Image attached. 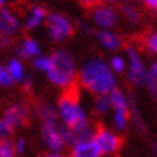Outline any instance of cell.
I'll return each instance as SVG.
<instances>
[{
	"label": "cell",
	"instance_id": "cell-1",
	"mask_svg": "<svg viewBox=\"0 0 157 157\" xmlns=\"http://www.w3.org/2000/svg\"><path fill=\"white\" fill-rule=\"evenodd\" d=\"M76 84L91 95H108L118 88L117 75L108 67L107 59L91 56L78 67Z\"/></svg>",
	"mask_w": 157,
	"mask_h": 157
},
{
	"label": "cell",
	"instance_id": "cell-2",
	"mask_svg": "<svg viewBox=\"0 0 157 157\" xmlns=\"http://www.w3.org/2000/svg\"><path fill=\"white\" fill-rule=\"evenodd\" d=\"M35 114L40 124V141L46 151H65L68 146L65 141L63 125L58 120L55 104L40 101L35 105Z\"/></svg>",
	"mask_w": 157,
	"mask_h": 157
},
{
	"label": "cell",
	"instance_id": "cell-3",
	"mask_svg": "<svg viewBox=\"0 0 157 157\" xmlns=\"http://www.w3.org/2000/svg\"><path fill=\"white\" fill-rule=\"evenodd\" d=\"M55 107H56L58 120L63 127L74 131L92 127L90 113L85 108V105L82 104L81 98L75 90L62 92Z\"/></svg>",
	"mask_w": 157,
	"mask_h": 157
},
{
	"label": "cell",
	"instance_id": "cell-4",
	"mask_svg": "<svg viewBox=\"0 0 157 157\" xmlns=\"http://www.w3.org/2000/svg\"><path fill=\"white\" fill-rule=\"evenodd\" d=\"M51 58H52L51 68L45 74L49 84L61 90L62 92L74 90L78 79V67H79L74 53L65 48H59L51 53Z\"/></svg>",
	"mask_w": 157,
	"mask_h": 157
},
{
	"label": "cell",
	"instance_id": "cell-5",
	"mask_svg": "<svg viewBox=\"0 0 157 157\" xmlns=\"http://www.w3.org/2000/svg\"><path fill=\"white\" fill-rule=\"evenodd\" d=\"M124 55L127 58V71L124 74L127 82L134 88H144L147 82V63L140 49L128 45L124 49Z\"/></svg>",
	"mask_w": 157,
	"mask_h": 157
},
{
	"label": "cell",
	"instance_id": "cell-6",
	"mask_svg": "<svg viewBox=\"0 0 157 157\" xmlns=\"http://www.w3.org/2000/svg\"><path fill=\"white\" fill-rule=\"evenodd\" d=\"M43 26L46 29L48 38L55 43L67 42L75 32V23L69 16L61 12H49Z\"/></svg>",
	"mask_w": 157,
	"mask_h": 157
},
{
	"label": "cell",
	"instance_id": "cell-7",
	"mask_svg": "<svg viewBox=\"0 0 157 157\" xmlns=\"http://www.w3.org/2000/svg\"><path fill=\"white\" fill-rule=\"evenodd\" d=\"M91 138H92L94 144L98 148L101 157L115 156L120 151L121 146H123L121 134L114 131L111 127H105V125L95 127Z\"/></svg>",
	"mask_w": 157,
	"mask_h": 157
},
{
	"label": "cell",
	"instance_id": "cell-8",
	"mask_svg": "<svg viewBox=\"0 0 157 157\" xmlns=\"http://www.w3.org/2000/svg\"><path fill=\"white\" fill-rule=\"evenodd\" d=\"M91 23L95 29H115L120 22V10L109 3H97L91 6Z\"/></svg>",
	"mask_w": 157,
	"mask_h": 157
},
{
	"label": "cell",
	"instance_id": "cell-9",
	"mask_svg": "<svg viewBox=\"0 0 157 157\" xmlns=\"http://www.w3.org/2000/svg\"><path fill=\"white\" fill-rule=\"evenodd\" d=\"M29 118H30V107L22 101H16L13 104L7 105L2 115V120L5 121L10 133L22 128L29 121Z\"/></svg>",
	"mask_w": 157,
	"mask_h": 157
},
{
	"label": "cell",
	"instance_id": "cell-10",
	"mask_svg": "<svg viewBox=\"0 0 157 157\" xmlns=\"http://www.w3.org/2000/svg\"><path fill=\"white\" fill-rule=\"evenodd\" d=\"M94 36L105 52L115 53L123 48V38L115 29H95Z\"/></svg>",
	"mask_w": 157,
	"mask_h": 157
},
{
	"label": "cell",
	"instance_id": "cell-11",
	"mask_svg": "<svg viewBox=\"0 0 157 157\" xmlns=\"http://www.w3.org/2000/svg\"><path fill=\"white\" fill-rule=\"evenodd\" d=\"M22 29V19L19 14L16 13L13 9L10 7H2L0 9V33L13 36L19 33Z\"/></svg>",
	"mask_w": 157,
	"mask_h": 157
},
{
	"label": "cell",
	"instance_id": "cell-12",
	"mask_svg": "<svg viewBox=\"0 0 157 157\" xmlns=\"http://www.w3.org/2000/svg\"><path fill=\"white\" fill-rule=\"evenodd\" d=\"M48 10L40 5H35L28 10V13L25 16V19L22 20V28L28 32H33L36 29L45 25L46 17H48Z\"/></svg>",
	"mask_w": 157,
	"mask_h": 157
},
{
	"label": "cell",
	"instance_id": "cell-13",
	"mask_svg": "<svg viewBox=\"0 0 157 157\" xmlns=\"http://www.w3.org/2000/svg\"><path fill=\"white\" fill-rule=\"evenodd\" d=\"M69 157H101L97 146L94 144L92 138L78 140L69 146Z\"/></svg>",
	"mask_w": 157,
	"mask_h": 157
},
{
	"label": "cell",
	"instance_id": "cell-14",
	"mask_svg": "<svg viewBox=\"0 0 157 157\" xmlns=\"http://www.w3.org/2000/svg\"><path fill=\"white\" fill-rule=\"evenodd\" d=\"M42 53V46L38 39L32 38V36H26L20 40L19 46H17V56L20 59H26V61H32L36 56Z\"/></svg>",
	"mask_w": 157,
	"mask_h": 157
},
{
	"label": "cell",
	"instance_id": "cell-15",
	"mask_svg": "<svg viewBox=\"0 0 157 157\" xmlns=\"http://www.w3.org/2000/svg\"><path fill=\"white\" fill-rule=\"evenodd\" d=\"M131 121V115H130V109H114L109 113V127L117 131L118 134H123L127 131Z\"/></svg>",
	"mask_w": 157,
	"mask_h": 157
},
{
	"label": "cell",
	"instance_id": "cell-16",
	"mask_svg": "<svg viewBox=\"0 0 157 157\" xmlns=\"http://www.w3.org/2000/svg\"><path fill=\"white\" fill-rule=\"evenodd\" d=\"M6 68H7V71H9L14 84H20V82L23 81L25 76L28 75L23 59H20L19 56L10 58L9 61H7V63H6Z\"/></svg>",
	"mask_w": 157,
	"mask_h": 157
},
{
	"label": "cell",
	"instance_id": "cell-17",
	"mask_svg": "<svg viewBox=\"0 0 157 157\" xmlns=\"http://www.w3.org/2000/svg\"><path fill=\"white\" fill-rule=\"evenodd\" d=\"M91 111H92V114L97 115V117H105V115H109V113H111V104H109L108 95L94 97L92 104H91Z\"/></svg>",
	"mask_w": 157,
	"mask_h": 157
},
{
	"label": "cell",
	"instance_id": "cell-18",
	"mask_svg": "<svg viewBox=\"0 0 157 157\" xmlns=\"http://www.w3.org/2000/svg\"><path fill=\"white\" fill-rule=\"evenodd\" d=\"M108 62V67L111 68V71L114 72L115 75H124L127 71V58L123 53H111V56L107 59Z\"/></svg>",
	"mask_w": 157,
	"mask_h": 157
},
{
	"label": "cell",
	"instance_id": "cell-19",
	"mask_svg": "<svg viewBox=\"0 0 157 157\" xmlns=\"http://www.w3.org/2000/svg\"><path fill=\"white\" fill-rule=\"evenodd\" d=\"M120 16H123L130 25H137L141 20V13H140L138 7L128 3V2L121 5V7H120Z\"/></svg>",
	"mask_w": 157,
	"mask_h": 157
},
{
	"label": "cell",
	"instance_id": "cell-20",
	"mask_svg": "<svg viewBox=\"0 0 157 157\" xmlns=\"http://www.w3.org/2000/svg\"><path fill=\"white\" fill-rule=\"evenodd\" d=\"M147 91L150 94H156L157 90V56L153 58L151 61L147 63V82H146V86Z\"/></svg>",
	"mask_w": 157,
	"mask_h": 157
},
{
	"label": "cell",
	"instance_id": "cell-21",
	"mask_svg": "<svg viewBox=\"0 0 157 157\" xmlns=\"http://www.w3.org/2000/svg\"><path fill=\"white\" fill-rule=\"evenodd\" d=\"M141 48L153 58L157 56V29L147 32L141 38Z\"/></svg>",
	"mask_w": 157,
	"mask_h": 157
},
{
	"label": "cell",
	"instance_id": "cell-22",
	"mask_svg": "<svg viewBox=\"0 0 157 157\" xmlns=\"http://www.w3.org/2000/svg\"><path fill=\"white\" fill-rule=\"evenodd\" d=\"M32 68H33L36 72H40V74H46L51 68V63H52V58L51 55H45V53H40L39 56H36L35 59H32Z\"/></svg>",
	"mask_w": 157,
	"mask_h": 157
},
{
	"label": "cell",
	"instance_id": "cell-23",
	"mask_svg": "<svg viewBox=\"0 0 157 157\" xmlns=\"http://www.w3.org/2000/svg\"><path fill=\"white\" fill-rule=\"evenodd\" d=\"M0 157H17L12 138L7 137L0 140Z\"/></svg>",
	"mask_w": 157,
	"mask_h": 157
},
{
	"label": "cell",
	"instance_id": "cell-24",
	"mask_svg": "<svg viewBox=\"0 0 157 157\" xmlns=\"http://www.w3.org/2000/svg\"><path fill=\"white\" fill-rule=\"evenodd\" d=\"M12 85H14V81L12 79L7 68L6 65L0 63V88H10Z\"/></svg>",
	"mask_w": 157,
	"mask_h": 157
},
{
	"label": "cell",
	"instance_id": "cell-25",
	"mask_svg": "<svg viewBox=\"0 0 157 157\" xmlns=\"http://www.w3.org/2000/svg\"><path fill=\"white\" fill-rule=\"evenodd\" d=\"M13 143H14V150H16V154H17V156H23L25 153L28 151L29 143H28V140H26L25 137L14 138Z\"/></svg>",
	"mask_w": 157,
	"mask_h": 157
},
{
	"label": "cell",
	"instance_id": "cell-26",
	"mask_svg": "<svg viewBox=\"0 0 157 157\" xmlns=\"http://www.w3.org/2000/svg\"><path fill=\"white\" fill-rule=\"evenodd\" d=\"M12 45H13V36H9V35H5V33H0V51L9 49Z\"/></svg>",
	"mask_w": 157,
	"mask_h": 157
},
{
	"label": "cell",
	"instance_id": "cell-27",
	"mask_svg": "<svg viewBox=\"0 0 157 157\" xmlns=\"http://www.w3.org/2000/svg\"><path fill=\"white\" fill-rule=\"evenodd\" d=\"M20 84H22V86H23V88H25L26 91H30L32 88H33V85H35V79H33V76H32V75H29V74H28V75H26V76L23 78V81L20 82Z\"/></svg>",
	"mask_w": 157,
	"mask_h": 157
},
{
	"label": "cell",
	"instance_id": "cell-28",
	"mask_svg": "<svg viewBox=\"0 0 157 157\" xmlns=\"http://www.w3.org/2000/svg\"><path fill=\"white\" fill-rule=\"evenodd\" d=\"M141 3L147 10L157 14V0H141Z\"/></svg>",
	"mask_w": 157,
	"mask_h": 157
},
{
	"label": "cell",
	"instance_id": "cell-29",
	"mask_svg": "<svg viewBox=\"0 0 157 157\" xmlns=\"http://www.w3.org/2000/svg\"><path fill=\"white\" fill-rule=\"evenodd\" d=\"M10 130L7 128V125L5 124V121L2 120V117H0V140H3V138H7L10 136Z\"/></svg>",
	"mask_w": 157,
	"mask_h": 157
},
{
	"label": "cell",
	"instance_id": "cell-30",
	"mask_svg": "<svg viewBox=\"0 0 157 157\" xmlns=\"http://www.w3.org/2000/svg\"><path fill=\"white\" fill-rule=\"evenodd\" d=\"M39 157H69L65 151H45Z\"/></svg>",
	"mask_w": 157,
	"mask_h": 157
},
{
	"label": "cell",
	"instance_id": "cell-31",
	"mask_svg": "<svg viewBox=\"0 0 157 157\" xmlns=\"http://www.w3.org/2000/svg\"><path fill=\"white\" fill-rule=\"evenodd\" d=\"M79 2L85 6H94V5H97V3H100L101 0H79Z\"/></svg>",
	"mask_w": 157,
	"mask_h": 157
},
{
	"label": "cell",
	"instance_id": "cell-32",
	"mask_svg": "<svg viewBox=\"0 0 157 157\" xmlns=\"http://www.w3.org/2000/svg\"><path fill=\"white\" fill-rule=\"evenodd\" d=\"M107 2H111V3H127L130 0H107Z\"/></svg>",
	"mask_w": 157,
	"mask_h": 157
},
{
	"label": "cell",
	"instance_id": "cell-33",
	"mask_svg": "<svg viewBox=\"0 0 157 157\" xmlns=\"http://www.w3.org/2000/svg\"><path fill=\"white\" fill-rule=\"evenodd\" d=\"M5 6H6V0H0V9L5 7Z\"/></svg>",
	"mask_w": 157,
	"mask_h": 157
},
{
	"label": "cell",
	"instance_id": "cell-34",
	"mask_svg": "<svg viewBox=\"0 0 157 157\" xmlns=\"http://www.w3.org/2000/svg\"><path fill=\"white\" fill-rule=\"evenodd\" d=\"M154 156L157 157V143H154Z\"/></svg>",
	"mask_w": 157,
	"mask_h": 157
},
{
	"label": "cell",
	"instance_id": "cell-35",
	"mask_svg": "<svg viewBox=\"0 0 157 157\" xmlns=\"http://www.w3.org/2000/svg\"><path fill=\"white\" fill-rule=\"evenodd\" d=\"M154 97H156V98H157V90H156V94H154Z\"/></svg>",
	"mask_w": 157,
	"mask_h": 157
}]
</instances>
